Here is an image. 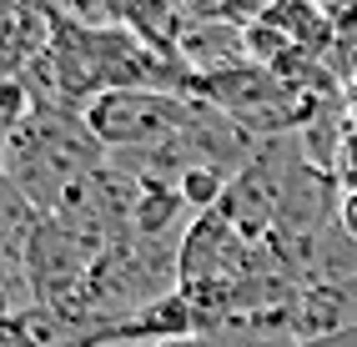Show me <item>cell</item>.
<instances>
[{
    "label": "cell",
    "mask_w": 357,
    "mask_h": 347,
    "mask_svg": "<svg viewBox=\"0 0 357 347\" xmlns=\"http://www.w3.org/2000/svg\"><path fill=\"white\" fill-rule=\"evenodd\" d=\"M192 116H197L192 96H172V91H101L81 111V121L106 156H126V151L166 146L172 136L192 126Z\"/></svg>",
    "instance_id": "cell-1"
},
{
    "label": "cell",
    "mask_w": 357,
    "mask_h": 347,
    "mask_svg": "<svg viewBox=\"0 0 357 347\" xmlns=\"http://www.w3.org/2000/svg\"><path fill=\"white\" fill-rule=\"evenodd\" d=\"M357 327V272L352 277H332V282H307L297 292V307H292V342H322V337H337Z\"/></svg>",
    "instance_id": "cell-2"
},
{
    "label": "cell",
    "mask_w": 357,
    "mask_h": 347,
    "mask_svg": "<svg viewBox=\"0 0 357 347\" xmlns=\"http://www.w3.org/2000/svg\"><path fill=\"white\" fill-rule=\"evenodd\" d=\"M45 51H51V15H45V6L0 0V91L26 81V71Z\"/></svg>",
    "instance_id": "cell-3"
},
{
    "label": "cell",
    "mask_w": 357,
    "mask_h": 347,
    "mask_svg": "<svg viewBox=\"0 0 357 347\" xmlns=\"http://www.w3.org/2000/svg\"><path fill=\"white\" fill-rule=\"evenodd\" d=\"M261 20H267L272 31H282L297 51L327 61L332 45H337V31H332L327 20V6H261Z\"/></svg>",
    "instance_id": "cell-4"
},
{
    "label": "cell",
    "mask_w": 357,
    "mask_h": 347,
    "mask_svg": "<svg viewBox=\"0 0 357 347\" xmlns=\"http://www.w3.org/2000/svg\"><path fill=\"white\" fill-rule=\"evenodd\" d=\"M36 217H40V212L26 201V192L6 176V167H0V247L20 252V247H26V237H31V226H36Z\"/></svg>",
    "instance_id": "cell-5"
},
{
    "label": "cell",
    "mask_w": 357,
    "mask_h": 347,
    "mask_svg": "<svg viewBox=\"0 0 357 347\" xmlns=\"http://www.w3.org/2000/svg\"><path fill=\"white\" fill-rule=\"evenodd\" d=\"M337 226H342V231H347V237L357 242V187L337 196Z\"/></svg>",
    "instance_id": "cell-6"
},
{
    "label": "cell",
    "mask_w": 357,
    "mask_h": 347,
    "mask_svg": "<svg viewBox=\"0 0 357 347\" xmlns=\"http://www.w3.org/2000/svg\"><path fill=\"white\" fill-rule=\"evenodd\" d=\"M307 347H357V327H347L337 337H322V342H307Z\"/></svg>",
    "instance_id": "cell-7"
},
{
    "label": "cell",
    "mask_w": 357,
    "mask_h": 347,
    "mask_svg": "<svg viewBox=\"0 0 357 347\" xmlns=\"http://www.w3.org/2000/svg\"><path fill=\"white\" fill-rule=\"evenodd\" d=\"M342 106H347V116H352V126H357V81H347V86H342Z\"/></svg>",
    "instance_id": "cell-8"
}]
</instances>
